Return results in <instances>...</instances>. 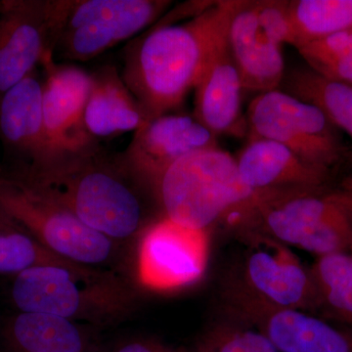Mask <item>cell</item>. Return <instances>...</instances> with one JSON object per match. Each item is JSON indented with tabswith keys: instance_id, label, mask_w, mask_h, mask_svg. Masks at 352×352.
Masks as SVG:
<instances>
[{
	"instance_id": "13",
	"label": "cell",
	"mask_w": 352,
	"mask_h": 352,
	"mask_svg": "<svg viewBox=\"0 0 352 352\" xmlns=\"http://www.w3.org/2000/svg\"><path fill=\"white\" fill-rule=\"evenodd\" d=\"M243 279L238 282L258 300L275 307L312 311L319 300L310 271L288 245L258 232H244Z\"/></svg>"
},
{
	"instance_id": "21",
	"label": "cell",
	"mask_w": 352,
	"mask_h": 352,
	"mask_svg": "<svg viewBox=\"0 0 352 352\" xmlns=\"http://www.w3.org/2000/svg\"><path fill=\"white\" fill-rule=\"evenodd\" d=\"M279 89L314 106L352 138V85L329 80L309 67H296L285 71Z\"/></svg>"
},
{
	"instance_id": "31",
	"label": "cell",
	"mask_w": 352,
	"mask_h": 352,
	"mask_svg": "<svg viewBox=\"0 0 352 352\" xmlns=\"http://www.w3.org/2000/svg\"><path fill=\"white\" fill-rule=\"evenodd\" d=\"M351 195H352V193H351Z\"/></svg>"
},
{
	"instance_id": "9",
	"label": "cell",
	"mask_w": 352,
	"mask_h": 352,
	"mask_svg": "<svg viewBox=\"0 0 352 352\" xmlns=\"http://www.w3.org/2000/svg\"><path fill=\"white\" fill-rule=\"evenodd\" d=\"M170 0H71L53 59L87 62L154 24Z\"/></svg>"
},
{
	"instance_id": "2",
	"label": "cell",
	"mask_w": 352,
	"mask_h": 352,
	"mask_svg": "<svg viewBox=\"0 0 352 352\" xmlns=\"http://www.w3.org/2000/svg\"><path fill=\"white\" fill-rule=\"evenodd\" d=\"M229 9V0L212 1L182 24H171L168 15L126 46L122 78L147 120L179 108L195 88Z\"/></svg>"
},
{
	"instance_id": "1",
	"label": "cell",
	"mask_w": 352,
	"mask_h": 352,
	"mask_svg": "<svg viewBox=\"0 0 352 352\" xmlns=\"http://www.w3.org/2000/svg\"><path fill=\"white\" fill-rule=\"evenodd\" d=\"M6 175L56 201L115 242L142 233L151 224L148 204L157 201L124 153L109 151L100 143L58 153L34 168Z\"/></svg>"
},
{
	"instance_id": "28",
	"label": "cell",
	"mask_w": 352,
	"mask_h": 352,
	"mask_svg": "<svg viewBox=\"0 0 352 352\" xmlns=\"http://www.w3.org/2000/svg\"><path fill=\"white\" fill-rule=\"evenodd\" d=\"M194 352H206V351H204L203 349H200V347L197 346L195 351H194Z\"/></svg>"
},
{
	"instance_id": "5",
	"label": "cell",
	"mask_w": 352,
	"mask_h": 352,
	"mask_svg": "<svg viewBox=\"0 0 352 352\" xmlns=\"http://www.w3.org/2000/svg\"><path fill=\"white\" fill-rule=\"evenodd\" d=\"M238 224L244 232L319 256L346 252L352 245V195L325 189L256 193Z\"/></svg>"
},
{
	"instance_id": "8",
	"label": "cell",
	"mask_w": 352,
	"mask_h": 352,
	"mask_svg": "<svg viewBox=\"0 0 352 352\" xmlns=\"http://www.w3.org/2000/svg\"><path fill=\"white\" fill-rule=\"evenodd\" d=\"M250 139L275 141L307 163L330 171L344 154L333 126L321 111L282 90L256 95L245 115Z\"/></svg>"
},
{
	"instance_id": "3",
	"label": "cell",
	"mask_w": 352,
	"mask_h": 352,
	"mask_svg": "<svg viewBox=\"0 0 352 352\" xmlns=\"http://www.w3.org/2000/svg\"><path fill=\"white\" fill-rule=\"evenodd\" d=\"M11 298L19 312L44 314L95 326L117 323L135 303L124 278L82 265H46L15 276Z\"/></svg>"
},
{
	"instance_id": "29",
	"label": "cell",
	"mask_w": 352,
	"mask_h": 352,
	"mask_svg": "<svg viewBox=\"0 0 352 352\" xmlns=\"http://www.w3.org/2000/svg\"><path fill=\"white\" fill-rule=\"evenodd\" d=\"M1 171H2L1 166H0V175H1Z\"/></svg>"
},
{
	"instance_id": "20",
	"label": "cell",
	"mask_w": 352,
	"mask_h": 352,
	"mask_svg": "<svg viewBox=\"0 0 352 352\" xmlns=\"http://www.w3.org/2000/svg\"><path fill=\"white\" fill-rule=\"evenodd\" d=\"M0 352H91V342L76 322L18 312L0 325Z\"/></svg>"
},
{
	"instance_id": "27",
	"label": "cell",
	"mask_w": 352,
	"mask_h": 352,
	"mask_svg": "<svg viewBox=\"0 0 352 352\" xmlns=\"http://www.w3.org/2000/svg\"><path fill=\"white\" fill-rule=\"evenodd\" d=\"M109 352H188L185 349L168 346L154 339H132L120 342Z\"/></svg>"
},
{
	"instance_id": "10",
	"label": "cell",
	"mask_w": 352,
	"mask_h": 352,
	"mask_svg": "<svg viewBox=\"0 0 352 352\" xmlns=\"http://www.w3.org/2000/svg\"><path fill=\"white\" fill-rule=\"evenodd\" d=\"M71 0H0V98L53 59Z\"/></svg>"
},
{
	"instance_id": "11",
	"label": "cell",
	"mask_w": 352,
	"mask_h": 352,
	"mask_svg": "<svg viewBox=\"0 0 352 352\" xmlns=\"http://www.w3.org/2000/svg\"><path fill=\"white\" fill-rule=\"evenodd\" d=\"M226 311L263 333L279 352H352V333L305 310L275 307L258 300L237 281L223 293Z\"/></svg>"
},
{
	"instance_id": "26",
	"label": "cell",
	"mask_w": 352,
	"mask_h": 352,
	"mask_svg": "<svg viewBox=\"0 0 352 352\" xmlns=\"http://www.w3.org/2000/svg\"><path fill=\"white\" fill-rule=\"evenodd\" d=\"M197 346L206 352H279L263 333L240 321L212 326Z\"/></svg>"
},
{
	"instance_id": "30",
	"label": "cell",
	"mask_w": 352,
	"mask_h": 352,
	"mask_svg": "<svg viewBox=\"0 0 352 352\" xmlns=\"http://www.w3.org/2000/svg\"><path fill=\"white\" fill-rule=\"evenodd\" d=\"M351 251H352V245H351Z\"/></svg>"
},
{
	"instance_id": "14",
	"label": "cell",
	"mask_w": 352,
	"mask_h": 352,
	"mask_svg": "<svg viewBox=\"0 0 352 352\" xmlns=\"http://www.w3.org/2000/svg\"><path fill=\"white\" fill-rule=\"evenodd\" d=\"M43 67L44 131L48 147L44 161L58 153L78 151L100 143L90 138L85 124L91 74L75 65L57 64L54 60Z\"/></svg>"
},
{
	"instance_id": "25",
	"label": "cell",
	"mask_w": 352,
	"mask_h": 352,
	"mask_svg": "<svg viewBox=\"0 0 352 352\" xmlns=\"http://www.w3.org/2000/svg\"><path fill=\"white\" fill-rule=\"evenodd\" d=\"M296 50L319 75L352 85V31L338 32Z\"/></svg>"
},
{
	"instance_id": "18",
	"label": "cell",
	"mask_w": 352,
	"mask_h": 352,
	"mask_svg": "<svg viewBox=\"0 0 352 352\" xmlns=\"http://www.w3.org/2000/svg\"><path fill=\"white\" fill-rule=\"evenodd\" d=\"M245 184L254 193L325 189L330 171L303 161L268 139H250L236 157Z\"/></svg>"
},
{
	"instance_id": "12",
	"label": "cell",
	"mask_w": 352,
	"mask_h": 352,
	"mask_svg": "<svg viewBox=\"0 0 352 352\" xmlns=\"http://www.w3.org/2000/svg\"><path fill=\"white\" fill-rule=\"evenodd\" d=\"M208 254L207 231L187 228L162 217L141 233L138 251L139 282L157 292L191 286L203 277Z\"/></svg>"
},
{
	"instance_id": "4",
	"label": "cell",
	"mask_w": 352,
	"mask_h": 352,
	"mask_svg": "<svg viewBox=\"0 0 352 352\" xmlns=\"http://www.w3.org/2000/svg\"><path fill=\"white\" fill-rule=\"evenodd\" d=\"M254 195L241 178L235 157L219 147L185 155L164 171L156 187L164 217L201 231L219 220L236 221Z\"/></svg>"
},
{
	"instance_id": "24",
	"label": "cell",
	"mask_w": 352,
	"mask_h": 352,
	"mask_svg": "<svg viewBox=\"0 0 352 352\" xmlns=\"http://www.w3.org/2000/svg\"><path fill=\"white\" fill-rule=\"evenodd\" d=\"M46 265H78L59 258L31 235L0 217V274L17 275Z\"/></svg>"
},
{
	"instance_id": "7",
	"label": "cell",
	"mask_w": 352,
	"mask_h": 352,
	"mask_svg": "<svg viewBox=\"0 0 352 352\" xmlns=\"http://www.w3.org/2000/svg\"><path fill=\"white\" fill-rule=\"evenodd\" d=\"M227 41L243 91L278 90L285 75L282 45L291 44L289 1L229 0Z\"/></svg>"
},
{
	"instance_id": "16",
	"label": "cell",
	"mask_w": 352,
	"mask_h": 352,
	"mask_svg": "<svg viewBox=\"0 0 352 352\" xmlns=\"http://www.w3.org/2000/svg\"><path fill=\"white\" fill-rule=\"evenodd\" d=\"M227 25L215 41L195 87L193 116L215 138L242 135L248 131L242 113V82L227 41Z\"/></svg>"
},
{
	"instance_id": "22",
	"label": "cell",
	"mask_w": 352,
	"mask_h": 352,
	"mask_svg": "<svg viewBox=\"0 0 352 352\" xmlns=\"http://www.w3.org/2000/svg\"><path fill=\"white\" fill-rule=\"evenodd\" d=\"M291 45L352 31V0H291L288 3Z\"/></svg>"
},
{
	"instance_id": "23",
	"label": "cell",
	"mask_w": 352,
	"mask_h": 352,
	"mask_svg": "<svg viewBox=\"0 0 352 352\" xmlns=\"http://www.w3.org/2000/svg\"><path fill=\"white\" fill-rule=\"evenodd\" d=\"M310 273L319 308L352 325V254L335 252L319 256Z\"/></svg>"
},
{
	"instance_id": "15",
	"label": "cell",
	"mask_w": 352,
	"mask_h": 352,
	"mask_svg": "<svg viewBox=\"0 0 352 352\" xmlns=\"http://www.w3.org/2000/svg\"><path fill=\"white\" fill-rule=\"evenodd\" d=\"M219 147L217 138L194 116L166 115L147 120L124 151L133 170L155 192L164 171L185 155Z\"/></svg>"
},
{
	"instance_id": "19",
	"label": "cell",
	"mask_w": 352,
	"mask_h": 352,
	"mask_svg": "<svg viewBox=\"0 0 352 352\" xmlns=\"http://www.w3.org/2000/svg\"><path fill=\"white\" fill-rule=\"evenodd\" d=\"M85 112V129L97 142L140 129L147 122L144 111L113 66L91 74Z\"/></svg>"
},
{
	"instance_id": "17",
	"label": "cell",
	"mask_w": 352,
	"mask_h": 352,
	"mask_svg": "<svg viewBox=\"0 0 352 352\" xmlns=\"http://www.w3.org/2000/svg\"><path fill=\"white\" fill-rule=\"evenodd\" d=\"M43 80L34 69L0 98V140L15 162L11 173L34 168L48 157L43 109Z\"/></svg>"
},
{
	"instance_id": "6",
	"label": "cell",
	"mask_w": 352,
	"mask_h": 352,
	"mask_svg": "<svg viewBox=\"0 0 352 352\" xmlns=\"http://www.w3.org/2000/svg\"><path fill=\"white\" fill-rule=\"evenodd\" d=\"M0 217L22 229L59 258L78 265L101 270L111 263L117 252V242L10 176L0 175Z\"/></svg>"
}]
</instances>
